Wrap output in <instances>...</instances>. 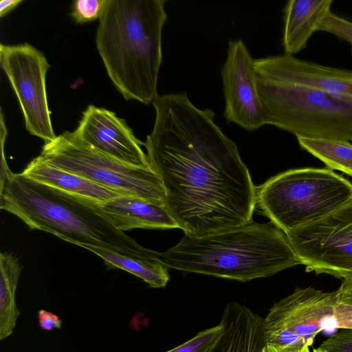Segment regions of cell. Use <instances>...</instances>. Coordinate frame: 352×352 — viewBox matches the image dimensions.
Returning <instances> with one entry per match:
<instances>
[{
  "label": "cell",
  "mask_w": 352,
  "mask_h": 352,
  "mask_svg": "<svg viewBox=\"0 0 352 352\" xmlns=\"http://www.w3.org/2000/svg\"><path fill=\"white\" fill-rule=\"evenodd\" d=\"M155 119L144 145L165 191V205L184 232L202 236L246 225L256 186L235 143L186 93L153 102Z\"/></svg>",
  "instance_id": "6da1fadb"
},
{
  "label": "cell",
  "mask_w": 352,
  "mask_h": 352,
  "mask_svg": "<svg viewBox=\"0 0 352 352\" xmlns=\"http://www.w3.org/2000/svg\"><path fill=\"white\" fill-rule=\"evenodd\" d=\"M0 208L32 230L52 234L78 246L91 245L126 256L160 259L116 228L100 203L39 183L9 167L1 168Z\"/></svg>",
  "instance_id": "7a4b0ae2"
},
{
  "label": "cell",
  "mask_w": 352,
  "mask_h": 352,
  "mask_svg": "<svg viewBox=\"0 0 352 352\" xmlns=\"http://www.w3.org/2000/svg\"><path fill=\"white\" fill-rule=\"evenodd\" d=\"M166 0H108L96 43L109 77L126 100L158 96Z\"/></svg>",
  "instance_id": "3957f363"
},
{
  "label": "cell",
  "mask_w": 352,
  "mask_h": 352,
  "mask_svg": "<svg viewBox=\"0 0 352 352\" xmlns=\"http://www.w3.org/2000/svg\"><path fill=\"white\" fill-rule=\"evenodd\" d=\"M168 268L246 282L301 264L286 234L272 221L202 236L184 234L159 252Z\"/></svg>",
  "instance_id": "277c9868"
},
{
  "label": "cell",
  "mask_w": 352,
  "mask_h": 352,
  "mask_svg": "<svg viewBox=\"0 0 352 352\" xmlns=\"http://www.w3.org/2000/svg\"><path fill=\"white\" fill-rule=\"evenodd\" d=\"M352 199V184L329 168L290 169L256 186V208L285 234Z\"/></svg>",
  "instance_id": "5b68a950"
},
{
  "label": "cell",
  "mask_w": 352,
  "mask_h": 352,
  "mask_svg": "<svg viewBox=\"0 0 352 352\" xmlns=\"http://www.w3.org/2000/svg\"><path fill=\"white\" fill-rule=\"evenodd\" d=\"M266 124L297 137L352 140V100L255 74Z\"/></svg>",
  "instance_id": "8992f818"
},
{
  "label": "cell",
  "mask_w": 352,
  "mask_h": 352,
  "mask_svg": "<svg viewBox=\"0 0 352 352\" xmlns=\"http://www.w3.org/2000/svg\"><path fill=\"white\" fill-rule=\"evenodd\" d=\"M47 163L126 195L165 203L162 181L152 168H140L101 153L65 131L43 146Z\"/></svg>",
  "instance_id": "52a82bcc"
},
{
  "label": "cell",
  "mask_w": 352,
  "mask_h": 352,
  "mask_svg": "<svg viewBox=\"0 0 352 352\" xmlns=\"http://www.w3.org/2000/svg\"><path fill=\"white\" fill-rule=\"evenodd\" d=\"M339 302L338 290L296 288L274 303L263 318L265 343L311 346L320 331L337 329L334 312Z\"/></svg>",
  "instance_id": "ba28073f"
},
{
  "label": "cell",
  "mask_w": 352,
  "mask_h": 352,
  "mask_svg": "<svg viewBox=\"0 0 352 352\" xmlns=\"http://www.w3.org/2000/svg\"><path fill=\"white\" fill-rule=\"evenodd\" d=\"M286 236L307 271L342 279L352 276V199Z\"/></svg>",
  "instance_id": "9c48e42d"
},
{
  "label": "cell",
  "mask_w": 352,
  "mask_h": 352,
  "mask_svg": "<svg viewBox=\"0 0 352 352\" xmlns=\"http://www.w3.org/2000/svg\"><path fill=\"white\" fill-rule=\"evenodd\" d=\"M0 64L18 98L26 129L45 143L56 138L49 109L44 54L28 43L0 45Z\"/></svg>",
  "instance_id": "30bf717a"
},
{
  "label": "cell",
  "mask_w": 352,
  "mask_h": 352,
  "mask_svg": "<svg viewBox=\"0 0 352 352\" xmlns=\"http://www.w3.org/2000/svg\"><path fill=\"white\" fill-rule=\"evenodd\" d=\"M221 75L227 120L250 131L265 125L256 84L254 59L241 39L229 42Z\"/></svg>",
  "instance_id": "8fae6325"
},
{
  "label": "cell",
  "mask_w": 352,
  "mask_h": 352,
  "mask_svg": "<svg viewBox=\"0 0 352 352\" xmlns=\"http://www.w3.org/2000/svg\"><path fill=\"white\" fill-rule=\"evenodd\" d=\"M81 140L101 153L125 164L150 168L141 145L125 120L112 111L89 105L73 131Z\"/></svg>",
  "instance_id": "7c38bea8"
},
{
  "label": "cell",
  "mask_w": 352,
  "mask_h": 352,
  "mask_svg": "<svg viewBox=\"0 0 352 352\" xmlns=\"http://www.w3.org/2000/svg\"><path fill=\"white\" fill-rule=\"evenodd\" d=\"M254 72L268 79L352 100V71L284 54L254 59Z\"/></svg>",
  "instance_id": "4fadbf2b"
},
{
  "label": "cell",
  "mask_w": 352,
  "mask_h": 352,
  "mask_svg": "<svg viewBox=\"0 0 352 352\" xmlns=\"http://www.w3.org/2000/svg\"><path fill=\"white\" fill-rule=\"evenodd\" d=\"M100 205L113 225L124 232L135 228H179L164 202L120 195Z\"/></svg>",
  "instance_id": "5bb4252c"
},
{
  "label": "cell",
  "mask_w": 352,
  "mask_h": 352,
  "mask_svg": "<svg viewBox=\"0 0 352 352\" xmlns=\"http://www.w3.org/2000/svg\"><path fill=\"white\" fill-rule=\"evenodd\" d=\"M220 322L221 338L210 352H262L265 345L264 320L246 306L227 303Z\"/></svg>",
  "instance_id": "9a60e30c"
},
{
  "label": "cell",
  "mask_w": 352,
  "mask_h": 352,
  "mask_svg": "<svg viewBox=\"0 0 352 352\" xmlns=\"http://www.w3.org/2000/svg\"><path fill=\"white\" fill-rule=\"evenodd\" d=\"M332 0H290L284 8L283 46L293 55L304 49L324 16Z\"/></svg>",
  "instance_id": "2e32d148"
},
{
  "label": "cell",
  "mask_w": 352,
  "mask_h": 352,
  "mask_svg": "<svg viewBox=\"0 0 352 352\" xmlns=\"http://www.w3.org/2000/svg\"><path fill=\"white\" fill-rule=\"evenodd\" d=\"M21 173L39 183L100 203L126 195L58 168L45 162L40 155L32 160Z\"/></svg>",
  "instance_id": "e0dca14e"
},
{
  "label": "cell",
  "mask_w": 352,
  "mask_h": 352,
  "mask_svg": "<svg viewBox=\"0 0 352 352\" xmlns=\"http://www.w3.org/2000/svg\"><path fill=\"white\" fill-rule=\"evenodd\" d=\"M82 248L104 261L108 269H120L141 278L152 288H162L168 283V268L160 259L138 258L91 245Z\"/></svg>",
  "instance_id": "ac0fdd59"
},
{
  "label": "cell",
  "mask_w": 352,
  "mask_h": 352,
  "mask_svg": "<svg viewBox=\"0 0 352 352\" xmlns=\"http://www.w3.org/2000/svg\"><path fill=\"white\" fill-rule=\"evenodd\" d=\"M22 267L9 252L0 254V340L13 332L20 312L16 304V291Z\"/></svg>",
  "instance_id": "d6986e66"
},
{
  "label": "cell",
  "mask_w": 352,
  "mask_h": 352,
  "mask_svg": "<svg viewBox=\"0 0 352 352\" xmlns=\"http://www.w3.org/2000/svg\"><path fill=\"white\" fill-rule=\"evenodd\" d=\"M300 146L313 155L331 170L352 177V144L348 141L297 137Z\"/></svg>",
  "instance_id": "ffe728a7"
},
{
  "label": "cell",
  "mask_w": 352,
  "mask_h": 352,
  "mask_svg": "<svg viewBox=\"0 0 352 352\" xmlns=\"http://www.w3.org/2000/svg\"><path fill=\"white\" fill-rule=\"evenodd\" d=\"M223 332L221 322L204 329L191 339L166 352H210Z\"/></svg>",
  "instance_id": "44dd1931"
},
{
  "label": "cell",
  "mask_w": 352,
  "mask_h": 352,
  "mask_svg": "<svg viewBox=\"0 0 352 352\" xmlns=\"http://www.w3.org/2000/svg\"><path fill=\"white\" fill-rule=\"evenodd\" d=\"M108 0H75L71 15L77 23H84L100 19Z\"/></svg>",
  "instance_id": "7402d4cb"
},
{
  "label": "cell",
  "mask_w": 352,
  "mask_h": 352,
  "mask_svg": "<svg viewBox=\"0 0 352 352\" xmlns=\"http://www.w3.org/2000/svg\"><path fill=\"white\" fill-rule=\"evenodd\" d=\"M318 30L331 33L347 41L351 46L352 51V22L330 11L320 22Z\"/></svg>",
  "instance_id": "603a6c76"
},
{
  "label": "cell",
  "mask_w": 352,
  "mask_h": 352,
  "mask_svg": "<svg viewBox=\"0 0 352 352\" xmlns=\"http://www.w3.org/2000/svg\"><path fill=\"white\" fill-rule=\"evenodd\" d=\"M319 348L323 352H352V329H342L324 341Z\"/></svg>",
  "instance_id": "cb8c5ba5"
},
{
  "label": "cell",
  "mask_w": 352,
  "mask_h": 352,
  "mask_svg": "<svg viewBox=\"0 0 352 352\" xmlns=\"http://www.w3.org/2000/svg\"><path fill=\"white\" fill-rule=\"evenodd\" d=\"M336 329H352V305L339 302L335 309Z\"/></svg>",
  "instance_id": "d4e9b609"
},
{
  "label": "cell",
  "mask_w": 352,
  "mask_h": 352,
  "mask_svg": "<svg viewBox=\"0 0 352 352\" xmlns=\"http://www.w3.org/2000/svg\"><path fill=\"white\" fill-rule=\"evenodd\" d=\"M38 321L41 329L50 331L62 328L60 318L52 311L40 309L38 312Z\"/></svg>",
  "instance_id": "484cf974"
},
{
  "label": "cell",
  "mask_w": 352,
  "mask_h": 352,
  "mask_svg": "<svg viewBox=\"0 0 352 352\" xmlns=\"http://www.w3.org/2000/svg\"><path fill=\"white\" fill-rule=\"evenodd\" d=\"M338 292L340 302L352 305V276L342 279Z\"/></svg>",
  "instance_id": "4316f807"
},
{
  "label": "cell",
  "mask_w": 352,
  "mask_h": 352,
  "mask_svg": "<svg viewBox=\"0 0 352 352\" xmlns=\"http://www.w3.org/2000/svg\"><path fill=\"white\" fill-rule=\"evenodd\" d=\"M262 352H311L308 346H286L265 344Z\"/></svg>",
  "instance_id": "83f0119b"
},
{
  "label": "cell",
  "mask_w": 352,
  "mask_h": 352,
  "mask_svg": "<svg viewBox=\"0 0 352 352\" xmlns=\"http://www.w3.org/2000/svg\"><path fill=\"white\" fill-rule=\"evenodd\" d=\"M22 1L21 0H1L0 1V16H3Z\"/></svg>",
  "instance_id": "f1b7e54d"
},
{
  "label": "cell",
  "mask_w": 352,
  "mask_h": 352,
  "mask_svg": "<svg viewBox=\"0 0 352 352\" xmlns=\"http://www.w3.org/2000/svg\"><path fill=\"white\" fill-rule=\"evenodd\" d=\"M316 352H322V351H316Z\"/></svg>",
  "instance_id": "f546056e"
},
{
  "label": "cell",
  "mask_w": 352,
  "mask_h": 352,
  "mask_svg": "<svg viewBox=\"0 0 352 352\" xmlns=\"http://www.w3.org/2000/svg\"><path fill=\"white\" fill-rule=\"evenodd\" d=\"M352 141V140H351Z\"/></svg>",
  "instance_id": "4dcf8cb0"
}]
</instances>
